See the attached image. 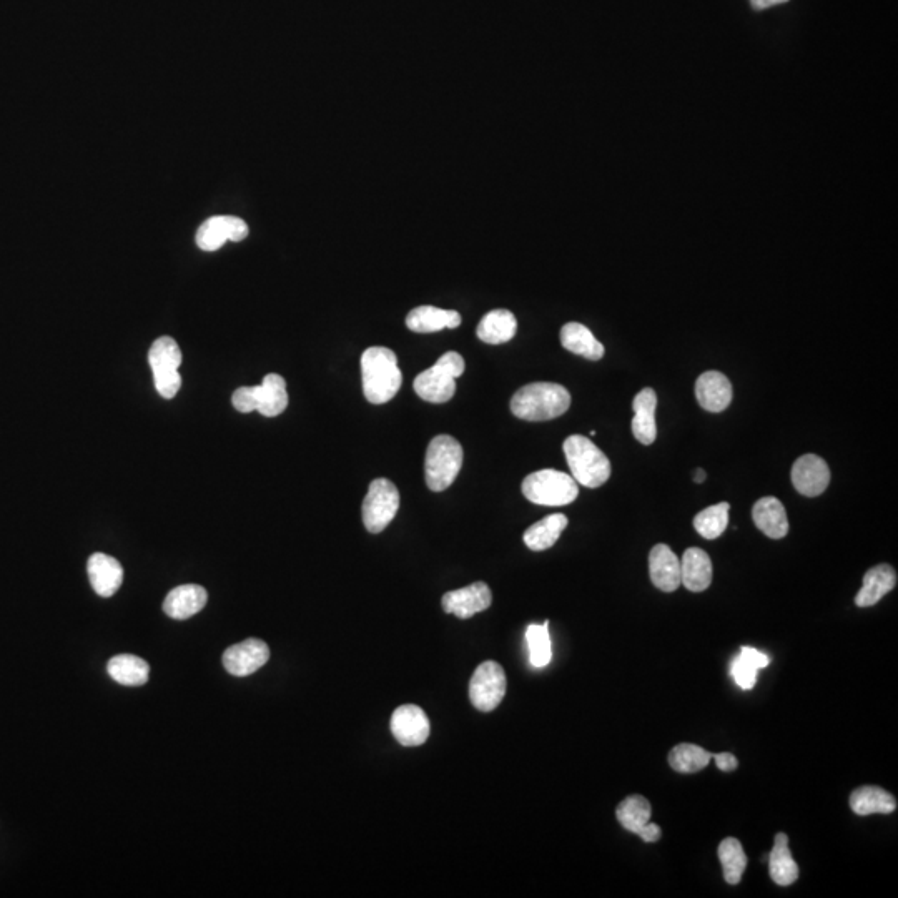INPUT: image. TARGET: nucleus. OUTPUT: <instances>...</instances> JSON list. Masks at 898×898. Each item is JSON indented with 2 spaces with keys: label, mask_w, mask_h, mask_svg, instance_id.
Segmentation results:
<instances>
[{
  "label": "nucleus",
  "mask_w": 898,
  "mask_h": 898,
  "mask_svg": "<svg viewBox=\"0 0 898 898\" xmlns=\"http://www.w3.org/2000/svg\"><path fill=\"white\" fill-rule=\"evenodd\" d=\"M712 583V561L706 551L687 549L681 559V584L692 593L706 591Z\"/></svg>",
  "instance_id": "5701e85b"
},
{
  "label": "nucleus",
  "mask_w": 898,
  "mask_h": 898,
  "mask_svg": "<svg viewBox=\"0 0 898 898\" xmlns=\"http://www.w3.org/2000/svg\"><path fill=\"white\" fill-rule=\"evenodd\" d=\"M182 360L180 346L170 336L153 341L149 351L150 368L155 378V388L167 400H172L182 388V376L178 373Z\"/></svg>",
  "instance_id": "0eeeda50"
},
{
  "label": "nucleus",
  "mask_w": 898,
  "mask_h": 898,
  "mask_svg": "<svg viewBox=\"0 0 898 898\" xmlns=\"http://www.w3.org/2000/svg\"><path fill=\"white\" fill-rule=\"evenodd\" d=\"M506 694V674L498 662L479 664L469 682V699L478 711L491 712L501 704Z\"/></svg>",
  "instance_id": "1a4fd4ad"
},
{
  "label": "nucleus",
  "mask_w": 898,
  "mask_h": 898,
  "mask_svg": "<svg viewBox=\"0 0 898 898\" xmlns=\"http://www.w3.org/2000/svg\"><path fill=\"white\" fill-rule=\"evenodd\" d=\"M563 449L576 483L594 489L611 478V461L586 436H569L564 441Z\"/></svg>",
  "instance_id": "7ed1b4c3"
},
{
  "label": "nucleus",
  "mask_w": 898,
  "mask_h": 898,
  "mask_svg": "<svg viewBox=\"0 0 898 898\" xmlns=\"http://www.w3.org/2000/svg\"><path fill=\"white\" fill-rule=\"evenodd\" d=\"M400 509V491L390 479L378 478L370 484L361 506L363 523L370 533H383Z\"/></svg>",
  "instance_id": "6e6552de"
},
{
  "label": "nucleus",
  "mask_w": 898,
  "mask_h": 898,
  "mask_svg": "<svg viewBox=\"0 0 898 898\" xmlns=\"http://www.w3.org/2000/svg\"><path fill=\"white\" fill-rule=\"evenodd\" d=\"M416 395L428 403H446L456 393V378L436 361V365L416 376L413 383Z\"/></svg>",
  "instance_id": "a211bd4d"
},
{
  "label": "nucleus",
  "mask_w": 898,
  "mask_h": 898,
  "mask_svg": "<svg viewBox=\"0 0 898 898\" xmlns=\"http://www.w3.org/2000/svg\"><path fill=\"white\" fill-rule=\"evenodd\" d=\"M656 408L657 395L652 388H644L637 393L632 403L634 420H632V435L641 445H652L656 441Z\"/></svg>",
  "instance_id": "aec40b11"
},
{
  "label": "nucleus",
  "mask_w": 898,
  "mask_h": 898,
  "mask_svg": "<svg viewBox=\"0 0 898 898\" xmlns=\"http://www.w3.org/2000/svg\"><path fill=\"white\" fill-rule=\"evenodd\" d=\"M208 594L198 584H183L167 594L163 601V611L172 619H188L207 606Z\"/></svg>",
  "instance_id": "6ab92c4d"
},
{
  "label": "nucleus",
  "mask_w": 898,
  "mask_h": 898,
  "mask_svg": "<svg viewBox=\"0 0 898 898\" xmlns=\"http://www.w3.org/2000/svg\"><path fill=\"white\" fill-rule=\"evenodd\" d=\"M110 677L124 686H144L149 681L150 667L142 657L120 654L110 659L107 666Z\"/></svg>",
  "instance_id": "c756f323"
},
{
  "label": "nucleus",
  "mask_w": 898,
  "mask_h": 898,
  "mask_svg": "<svg viewBox=\"0 0 898 898\" xmlns=\"http://www.w3.org/2000/svg\"><path fill=\"white\" fill-rule=\"evenodd\" d=\"M518 331V320L516 316L509 310H493L483 316V320L479 321L478 335L479 340L489 345H501L513 340Z\"/></svg>",
  "instance_id": "a878e982"
},
{
  "label": "nucleus",
  "mask_w": 898,
  "mask_h": 898,
  "mask_svg": "<svg viewBox=\"0 0 898 898\" xmlns=\"http://www.w3.org/2000/svg\"><path fill=\"white\" fill-rule=\"evenodd\" d=\"M571 406V395L558 383H529L516 391L511 411L519 420L549 421L563 416Z\"/></svg>",
  "instance_id": "f03ea898"
},
{
  "label": "nucleus",
  "mask_w": 898,
  "mask_h": 898,
  "mask_svg": "<svg viewBox=\"0 0 898 898\" xmlns=\"http://www.w3.org/2000/svg\"><path fill=\"white\" fill-rule=\"evenodd\" d=\"M661 835V827L649 822V824H647L646 827L641 830V834H639V837H641V839L644 840L646 844H654V842H657V840L661 839Z\"/></svg>",
  "instance_id": "4c0bfd02"
},
{
  "label": "nucleus",
  "mask_w": 898,
  "mask_h": 898,
  "mask_svg": "<svg viewBox=\"0 0 898 898\" xmlns=\"http://www.w3.org/2000/svg\"><path fill=\"white\" fill-rule=\"evenodd\" d=\"M850 809L860 817L874 814H892L897 809V799L887 790L864 785L850 795Z\"/></svg>",
  "instance_id": "393cba45"
},
{
  "label": "nucleus",
  "mask_w": 898,
  "mask_h": 898,
  "mask_svg": "<svg viewBox=\"0 0 898 898\" xmlns=\"http://www.w3.org/2000/svg\"><path fill=\"white\" fill-rule=\"evenodd\" d=\"M248 225L242 218L220 215L208 218L198 228L197 245L203 252H215L230 242H242L248 237Z\"/></svg>",
  "instance_id": "9d476101"
},
{
  "label": "nucleus",
  "mask_w": 898,
  "mask_h": 898,
  "mask_svg": "<svg viewBox=\"0 0 898 898\" xmlns=\"http://www.w3.org/2000/svg\"><path fill=\"white\" fill-rule=\"evenodd\" d=\"M712 759L716 760V765L722 772H732L737 769V757L731 752H721V754L712 755Z\"/></svg>",
  "instance_id": "e433bc0d"
},
{
  "label": "nucleus",
  "mask_w": 898,
  "mask_h": 898,
  "mask_svg": "<svg viewBox=\"0 0 898 898\" xmlns=\"http://www.w3.org/2000/svg\"><path fill=\"white\" fill-rule=\"evenodd\" d=\"M524 498L539 506H566L578 498L576 479L556 469H541L526 476L521 486Z\"/></svg>",
  "instance_id": "423d86ee"
},
{
  "label": "nucleus",
  "mask_w": 898,
  "mask_h": 898,
  "mask_svg": "<svg viewBox=\"0 0 898 898\" xmlns=\"http://www.w3.org/2000/svg\"><path fill=\"white\" fill-rule=\"evenodd\" d=\"M232 403L240 413L258 411L267 418H275L287 410V381L277 373H270L263 378L262 385L238 388L233 393Z\"/></svg>",
  "instance_id": "39448f33"
},
{
  "label": "nucleus",
  "mask_w": 898,
  "mask_h": 898,
  "mask_svg": "<svg viewBox=\"0 0 898 898\" xmlns=\"http://www.w3.org/2000/svg\"><path fill=\"white\" fill-rule=\"evenodd\" d=\"M752 518L757 528L770 539H782L789 533V519L784 504L779 499L767 496L754 504Z\"/></svg>",
  "instance_id": "412c9836"
},
{
  "label": "nucleus",
  "mask_w": 898,
  "mask_h": 898,
  "mask_svg": "<svg viewBox=\"0 0 898 898\" xmlns=\"http://www.w3.org/2000/svg\"><path fill=\"white\" fill-rule=\"evenodd\" d=\"M706 478L707 474L704 469H696V473H694V481H696V483H704V481H706Z\"/></svg>",
  "instance_id": "ea45409f"
},
{
  "label": "nucleus",
  "mask_w": 898,
  "mask_h": 898,
  "mask_svg": "<svg viewBox=\"0 0 898 898\" xmlns=\"http://www.w3.org/2000/svg\"><path fill=\"white\" fill-rule=\"evenodd\" d=\"M270 659V647L262 639H245L223 652V666L235 677H247L262 669Z\"/></svg>",
  "instance_id": "f8f14e48"
},
{
  "label": "nucleus",
  "mask_w": 898,
  "mask_h": 898,
  "mask_svg": "<svg viewBox=\"0 0 898 898\" xmlns=\"http://www.w3.org/2000/svg\"><path fill=\"white\" fill-rule=\"evenodd\" d=\"M792 483L802 496H820L829 488V466L817 454H804L792 466Z\"/></svg>",
  "instance_id": "ddd939ff"
},
{
  "label": "nucleus",
  "mask_w": 898,
  "mask_h": 898,
  "mask_svg": "<svg viewBox=\"0 0 898 898\" xmlns=\"http://www.w3.org/2000/svg\"><path fill=\"white\" fill-rule=\"evenodd\" d=\"M729 511L731 504L719 503L714 504L711 508L704 509L694 518V528L702 538L717 539L721 538L727 526H729Z\"/></svg>",
  "instance_id": "f704fd0d"
},
{
  "label": "nucleus",
  "mask_w": 898,
  "mask_h": 898,
  "mask_svg": "<svg viewBox=\"0 0 898 898\" xmlns=\"http://www.w3.org/2000/svg\"><path fill=\"white\" fill-rule=\"evenodd\" d=\"M461 315L454 310H441L436 306H418L406 316V326L415 333H435L445 328H458Z\"/></svg>",
  "instance_id": "b1692460"
},
{
  "label": "nucleus",
  "mask_w": 898,
  "mask_h": 898,
  "mask_svg": "<svg viewBox=\"0 0 898 898\" xmlns=\"http://www.w3.org/2000/svg\"><path fill=\"white\" fill-rule=\"evenodd\" d=\"M391 732L401 746H423L430 737V719L426 712L415 704H405L391 716Z\"/></svg>",
  "instance_id": "9b49d317"
},
{
  "label": "nucleus",
  "mask_w": 898,
  "mask_h": 898,
  "mask_svg": "<svg viewBox=\"0 0 898 898\" xmlns=\"http://www.w3.org/2000/svg\"><path fill=\"white\" fill-rule=\"evenodd\" d=\"M785 2H789V0H750V4L755 10L769 9L772 5L785 4Z\"/></svg>",
  "instance_id": "58836bf2"
},
{
  "label": "nucleus",
  "mask_w": 898,
  "mask_h": 898,
  "mask_svg": "<svg viewBox=\"0 0 898 898\" xmlns=\"http://www.w3.org/2000/svg\"><path fill=\"white\" fill-rule=\"evenodd\" d=\"M717 855L721 859L724 879H726L727 884H739L742 880V875H744L747 869V855L741 842L734 839V837H727L719 845Z\"/></svg>",
  "instance_id": "473e14b6"
},
{
  "label": "nucleus",
  "mask_w": 898,
  "mask_h": 898,
  "mask_svg": "<svg viewBox=\"0 0 898 898\" xmlns=\"http://www.w3.org/2000/svg\"><path fill=\"white\" fill-rule=\"evenodd\" d=\"M651 815V804L642 795H631L617 805L616 817L619 824L632 834H641V830L651 822Z\"/></svg>",
  "instance_id": "2f4dec72"
},
{
  "label": "nucleus",
  "mask_w": 898,
  "mask_h": 898,
  "mask_svg": "<svg viewBox=\"0 0 898 898\" xmlns=\"http://www.w3.org/2000/svg\"><path fill=\"white\" fill-rule=\"evenodd\" d=\"M568 518L564 514H551L533 524L524 533V543L531 551H546L553 548L564 529L568 528Z\"/></svg>",
  "instance_id": "c85d7f7f"
},
{
  "label": "nucleus",
  "mask_w": 898,
  "mask_h": 898,
  "mask_svg": "<svg viewBox=\"0 0 898 898\" xmlns=\"http://www.w3.org/2000/svg\"><path fill=\"white\" fill-rule=\"evenodd\" d=\"M895 586L897 571L890 564H879L865 573L862 589L855 596V604L859 607L875 606L890 591H894Z\"/></svg>",
  "instance_id": "4be33fe9"
},
{
  "label": "nucleus",
  "mask_w": 898,
  "mask_h": 898,
  "mask_svg": "<svg viewBox=\"0 0 898 898\" xmlns=\"http://www.w3.org/2000/svg\"><path fill=\"white\" fill-rule=\"evenodd\" d=\"M770 657L764 652L757 651L754 647L744 646L741 654L732 661L731 674L737 686L749 691L757 682L759 669L769 666Z\"/></svg>",
  "instance_id": "7c9ffc66"
},
{
  "label": "nucleus",
  "mask_w": 898,
  "mask_h": 898,
  "mask_svg": "<svg viewBox=\"0 0 898 898\" xmlns=\"http://www.w3.org/2000/svg\"><path fill=\"white\" fill-rule=\"evenodd\" d=\"M529 647V661L534 667H546L553 659V647L549 636V621L531 624L526 631Z\"/></svg>",
  "instance_id": "c9c22d12"
},
{
  "label": "nucleus",
  "mask_w": 898,
  "mask_h": 898,
  "mask_svg": "<svg viewBox=\"0 0 898 898\" xmlns=\"http://www.w3.org/2000/svg\"><path fill=\"white\" fill-rule=\"evenodd\" d=\"M712 752L696 744H679L669 752V765L681 774H696L706 769L712 760Z\"/></svg>",
  "instance_id": "72a5a7b5"
},
{
  "label": "nucleus",
  "mask_w": 898,
  "mask_h": 898,
  "mask_svg": "<svg viewBox=\"0 0 898 898\" xmlns=\"http://www.w3.org/2000/svg\"><path fill=\"white\" fill-rule=\"evenodd\" d=\"M363 393L371 405H385L395 398L403 383L395 351L385 346H371L361 356Z\"/></svg>",
  "instance_id": "f257e3e1"
},
{
  "label": "nucleus",
  "mask_w": 898,
  "mask_h": 898,
  "mask_svg": "<svg viewBox=\"0 0 898 898\" xmlns=\"http://www.w3.org/2000/svg\"><path fill=\"white\" fill-rule=\"evenodd\" d=\"M561 345L574 355L583 356L591 361L601 360L604 346L596 340L589 328L581 323H568L561 330Z\"/></svg>",
  "instance_id": "cd10ccee"
},
{
  "label": "nucleus",
  "mask_w": 898,
  "mask_h": 898,
  "mask_svg": "<svg viewBox=\"0 0 898 898\" xmlns=\"http://www.w3.org/2000/svg\"><path fill=\"white\" fill-rule=\"evenodd\" d=\"M493 602V594L488 584L483 581L473 583L463 589L449 591L441 599V606L445 609L446 614H454L459 619H469L476 616L478 612H483L491 606Z\"/></svg>",
  "instance_id": "4468645a"
},
{
  "label": "nucleus",
  "mask_w": 898,
  "mask_h": 898,
  "mask_svg": "<svg viewBox=\"0 0 898 898\" xmlns=\"http://www.w3.org/2000/svg\"><path fill=\"white\" fill-rule=\"evenodd\" d=\"M649 576L657 589L674 593L681 586V559L666 544H657L649 553Z\"/></svg>",
  "instance_id": "2eb2a0df"
},
{
  "label": "nucleus",
  "mask_w": 898,
  "mask_h": 898,
  "mask_svg": "<svg viewBox=\"0 0 898 898\" xmlns=\"http://www.w3.org/2000/svg\"><path fill=\"white\" fill-rule=\"evenodd\" d=\"M90 583L95 593L102 598H110L119 591L124 581V568L117 559L109 554L95 553L90 556L89 564Z\"/></svg>",
  "instance_id": "f3484780"
},
{
  "label": "nucleus",
  "mask_w": 898,
  "mask_h": 898,
  "mask_svg": "<svg viewBox=\"0 0 898 898\" xmlns=\"http://www.w3.org/2000/svg\"><path fill=\"white\" fill-rule=\"evenodd\" d=\"M770 879L780 887H789L799 879V865L790 854L787 834L775 835L774 849L769 854Z\"/></svg>",
  "instance_id": "bb28decb"
},
{
  "label": "nucleus",
  "mask_w": 898,
  "mask_h": 898,
  "mask_svg": "<svg viewBox=\"0 0 898 898\" xmlns=\"http://www.w3.org/2000/svg\"><path fill=\"white\" fill-rule=\"evenodd\" d=\"M699 405L711 413H722L732 401V383L724 373L706 371L696 381Z\"/></svg>",
  "instance_id": "dca6fc26"
},
{
  "label": "nucleus",
  "mask_w": 898,
  "mask_h": 898,
  "mask_svg": "<svg viewBox=\"0 0 898 898\" xmlns=\"http://www.w3.org/2000/svg\"><path fill=\"white\" fill-rule=\"evenodd\" d=\"M463 446L453 436L440 435L426 449L425 479L435 493L448 489L463 468Z\"/></svg>",
  "instance_id": "20e7f679"
}]
</instances>
